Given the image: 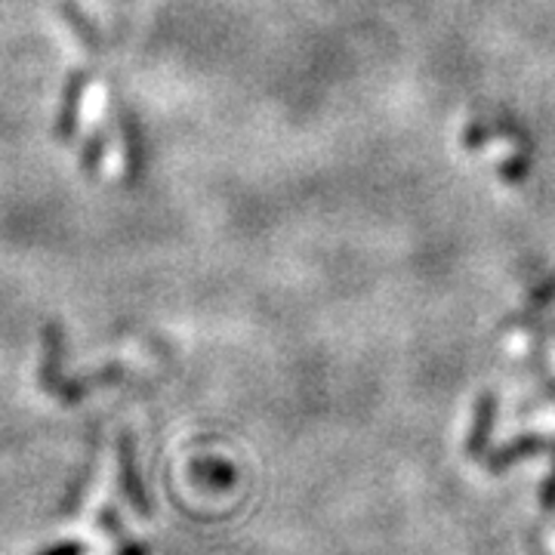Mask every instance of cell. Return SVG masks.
<instances>
[{
  "mask_svg": "<svg viewBox=\"0 0 555 555\" xmlns=\"http://www.w3.org/2000/svg\"><path fill=\"white\" fill-rule=\"evenodd\" d=\"M555 441L543 436H518L513 441H506V444H500L494 454L488 456V473L491 476H500V473H506L513 463H521V460H528V456L543 454V451H550Z\"/></svg>",
  "mask_w": 555,
  "mask_h": 555,
  "instance_id": "obj_1",
  "label": "cell"
},
{
  "mask_svg": "<svg viewBox=\"0 0 555 555\" xmlns=\"http://www.w3.org/2000/svg\"><path fill=\"white\" fill-rule=\"evenodd\" d=\"M494 416H496V396L494 392H481L473 411V429L466 436V456L481 460L488 454L491 444V433H494Z\"/></svg>",
  "mask_w": 555,
  "mask_h": 555,
  "instance_id": "obj_2",
  "label": "cell"
},
{
  "mask_svg": "<svg viewBox=\"0 0 555 555\" xmlns=\"http://www.w3.org/2000/svg\"><path fill=\"white\" fill-rule=\"evenodd\" d=\"M555 451V444H553ZM540 506H543V513H555V456H553V469H550V476L543 478V485H540Z\"/></svg>",
  "mask_w": 555,
  "mask_h": 555,
  "instance_id": "obj_3",
  "label": "cell"
}]
</instances>
